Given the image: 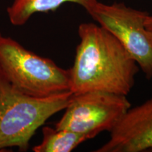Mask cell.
<instances>
[{
	"label": "cell",
	"instance_id": "obj_7",
	"mask_svg": "<svg viewBox=\"0 0 152 152\" xmlns=\"http://www.w3.org/2000/svg\"><path fill=\"white\" fill-rule=\"evenodd\" d=\"M97 1L98 0H14L7 11L11 23L21 26L33 14L54 11L64 4H76L89 12Z\"/></svg>",
	"mask_w": 152,
	"mask_h": 152
},
{
	"label": "cell",
	"instance_id": "obj_9",
	"mask_svg": "<svg viewBox=\"0 0 152 152\" xmlns=\"http://www.w3.org/2000/svg\"><path fill=\"white\" fill-rule=\"evenodd\" d=\"M145 27L147 28L148 33L150 36L152 41V16L151 15H148L147 19L145 20Z\"/></svg>",
	"mask_w": 152,
	"mask_h": 152
},
{
	"label": "cell",
	"instance_id": "obj_4",
	"mask_svg": "<svg viewBox=\"0 0 152 152\" xmlns=\"http://www.w3.org/2000/svg\"><path fill=\"white\" fill-rule=\"evenodd\" d=\"M130 108L124 95L102 91L73 94L55 128L73 131L91 140L104 131L111 132Z\"/></svg>",
	"mask_w": 152,
	"mask_h": 152
},
{
	"label": "cell",
	"instance_id": "obj_6",
	"mask_svg": "<svg viewBox=\"0 0 152 152\" xmlns=\"http://www.w3.org/2000/svg\"><path fill=\"white\" fill-rule=\"evenodd\" d=\"M96 152H142L152 150V97L130 108Z\"/></svg>",
	"mask_w": 152,
	"mask_h": 152
},
{
	"label": "cell",
	"instance_id": "obj_5",
	"mask_svg": "<svg viewBox=\"0 0 152 152\" xmlns=\"http://www.w3.org/2000/svg\"><path fill=\"white\" fill-rule=\"evenodd\" d=\"M87 13L118 39L146 77L152 78V41L145 27L149 13L124 3L107 4L99 1Z\"/></svg>",
	"mask_w": 152,
	"mask_h": 152
},
{
	"label": "cell",
	"instance_id": "obj_3",
	"mask_svg": "<svg viewBox=\"0 0 152 152\" xmlns=\"http://www.w3.org/2000/svg\"><path fill=\"white\" fill-rule=\"evenodd\" d=\"M0 70L24 94L46 97L70 91L69 71L0 32Z\"/></svg>",
	"mask_w": 152,
	"mask_h": 152
},
{
	"label": "cell",
	"instance_id": "obj_8",
	"mask_svg": "<svg viewBox=\"0 0 152 152\" xmlns=\"http://www.w3.org/2000/svg\"><path fill=\"white\" fill-rule=\"evenodd\" d=\"M42 140L33 148L35 152H71L88 140L84 134L68 130L43 127Z\"/></svg>",
	"mask_w": 152,
	"mask_h": 152
},
{
	"label": "cell",
	"instance_id": "obj_1",
	"mask_svg": "<svg viewBox=\"0 0 152 152\" xmlns=\"http://www.w3.org/2000/svg\"><path fill=\"white\" fill-rule=\"evenodd\" d=\"M80 42L68 69L73 94L91 92L127 96L134 85L139 66L113 35L99 24L78 26Z\"/></svg>",
	"mask_w": 152,
	"mask_h": 152
},
{
	"label": "cell",
	"instance_id": "obj_2",
	"mask_svg": "<svg viewBox=\"0 0 152 152\" xmlns=\"http://www.w3.org/2000/svg\"><path fill=\"white\" fill-rule=\"evenodd\" d=\"M73 92L37 97L24 94L0 70V151L17 147L26 151L36 131L71 102Z\"/></svg>",
	"mask_w": 152,
	"mask_h": 152
},
{
	"label": "cell",
	"instance_id": "obj_10",
	"mask_svg": "<svg viewBox=\"0 0 152 152\" xmlns=\"http://www.w3.org/2000/svg\"><path fill=\"white\" fill-rule=\"evenodd\" d=\"M151 151H152V150H151Z\"/></svg>",
	"mask_w": 152,
	"mask_h": 152
}]
</instances>
